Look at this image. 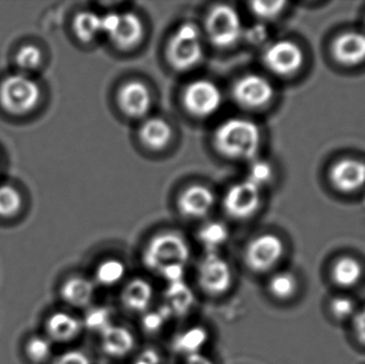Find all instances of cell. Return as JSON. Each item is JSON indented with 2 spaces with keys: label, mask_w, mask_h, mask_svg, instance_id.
Returning a JSON list of instances; mask_svg holds the SVG:
<instances>
[{
  "label": "cell",
  "mask_w": 365,
  "mask_h": 364,
  "mask_svg": "<svg viewBox=\"0 0 365 364\" xmlns=\"http://www.w3.org/2000/svg\"><path fill=\"white\" fill-rule=\"evenodd\" d=\"M214 145L219 153L236 160H253L261 143L259 126L244 118H231L217 126Z\"/></svg>",
  "instance_id": "1"
},
{
  "label": "cell",
  "mask_w": 365,
  "mask_h": 364,
  "mask_svg": "<svg viewBox=\"0 0 365 364\" xmlns=\"http://www.w3.org/2000/svg\"><path fill=\"white\" fill-rule=\"evenodd\" d=\"M190 259V247L186 239L177 232H163L152 237L143 251L145 269L160 274L173 265L186 266Z\"/></svg>",
  "instance_id": "2"
},
{
  "label": "cell",
  "mask_w": 365,
  "mask_h": 364,
  "mask_svg": "<svg viewBox=\"0 0 365 364\" xmlns=\"http://www.w3.org/2000/svg\"><path fill=\"white\" fill-rule=\"evenodd\" d=\"M41 96L40 85L28 74L9 75L0 83V105L12 115H25L34 110Z\"/></svg>",
  "instance_id": "3"
},
{
  "label": "cell",
  "mask_w": 365,
  "mask_h": 364,
  "mask_svg": "<svg viewBox=\"0 0 365 364\" xmlns=\"http://www.w3.org/2000/svg\"><path fill=\"white\" fill-rule=\"evenodd\" d=\"M203 41L199 27L192 23L182 24L169 41L167 56L178 71H188L201 62Z\"/></svg>",
  "instance_id": "4"
},
{
  "label": "cell",
  "mask_w": 365,
  "mask_h": 364,
  "mask_svg": "<svg viewBox=\"0 0 365 364\" xmlns=\"http://www.w3.org/2000/svg\"><path fill=\"white\" fill-rule=\"evenodd\" d=\"M205 28L210 42L221 48L233 46L244 34L240 14L227 4L212 6L206 17Z\"/></svg>",
  "instance_id": "5"
},
{
  "label": "cell",
  "mask_w": 365,
  "mask_h": 364,
  "mask_svg": "<svg viewBox=\"0 0 365 364\" xmlns=\"http://www.w3.org/2000/svg\"><path fill=\"white\" fill-rule=\"evenodd\" d=\"M197 279L205 294L221 296L231 288L233 273L229 263L218 252H206L197 266Z\"/></svg>",
  "instance_id": "6"
},
{
  "label": "cell",
  "mask_w": 365,
  "mask_h": 364,
  "mask_svg": "<svg viewBox=\"0 0 365 364\" xmlns=\"http://www.w3.org/2000/svg\"><path fill=\"white\" fill-rule=\"evenodd\" d=\"M283 252L284 245L280 237L272 233L261 234L251 239L245 248V264L253 273H266L278 264Z\"/></svg>",
  "instance_id": "7"
},
{
  "label": "cell",
  "mask_w": 365,
  "mask_h": 364,
  "mask_svg": "<svg viewBox=\"0 0 365 364\" xmlns=\"http://www.w3.org/2000/svg\"><path fill=\"white\" fill-rule=\"evenodd\" d=\"M103 34L120 48H132L145 33L143 21L134 13L110 12L102 15Z\"/></svg>",
  "instance_id": "8"
},
{
  "label": "cell",
  "mask_w": 365,
  "mask_h": 364,
  "mask_svg": "<svg viewBox=\"0 0 365 364\" xmlns=\"http://www.w3.org/2000/svg\"><path fill=\"white\" fill-rule=\"evenodd\" d=\"M182 103L191 115L199 118L210 117L222 105V93L212 81L197 79L185 88Z\"/></svg>",
  "instance_id": "9"
},
{
  "label": "cell",
  "mask_w": 365,
  "mask_h": 364,
  "mask_svg": "<svg viewBox=\"0 0 365 364\" xmlns=\"http://www.w3.org/2000/svg\"><path fill=\"white\" fill-rule=\"evenodd\" d=\"M233 98L240 106L259 109L266 106L274 98L272 83L262 75L247 74L236 80L233 85Z\"/></svg>",
  "instance_id": "10"
},
{
  "label": "cell",
  "mask_w": 365,
  "mask_h": 364,
  "mask_svg": "<svg viewBox=\"0 0 365 364\" xmlns=\"http://www.w3.org/2000/svg\"><path fill=\"white\" fill-rule=\"evenodd\" d=\"M264 63L270 72L280 76H291L304 63V53L299 45L281 40L268 45L264 51Z\"/></svg>",
  "instance_id": "11"
},
{
  "label": "cell",
  "mask_w": 365,
  "mask_h": 364,
  "mask_svg": "<svg viewBox=\"0 0 365 364\" xmlns=\"http://www.w3.org/2000/svg\"><path fill=\"white\" fill-rule=\"evenodd\" d=\"M261 188L244 180L232 185L225 192L223 207L227 215L235 219H247L259 209Z\"/></svg>",
  "instance_id": "12"
},
{
  "label": "cell",
  "mask_w": 365,
  "mask_h": 364,
  "mask_svg": "<svg viewBox=\"0 0 365 364\" xmlns=\"http://www.w3.org/2000/svg\"><path fill=\"white\" fill-rule=\"evenodd\" d=\"M120 108L132 118H141L149 113L152 106V95L149 88L140 81L125 83L118 94Z\"/></svg>",
  "instance_id": "13"
},
{
  "label": "cell",
  "mask_w": 365,
  "mask_h": 364,
  "mask_svg": "<svg viewBox=\"0 0 365 364\" xmlns=\"http://www.w3.org/2000/svg\"><path fill=\"white\" fill-rule=\"evenodd\" d=\"M330 180L340 192H356L365 184V162L353 158L340 160L332 167Z\"/></svg>",
  "instance_id": "14"
},
{
  "label": "cell",
  "mask_w": 365,
  "mask_h": 364,
  "mask_svg": "<svg viewBox=\"0 0 365 364\" xmlns=\"http://www.w3.org/2000/svg\"><path fill=\"white\" fill-rule=\"evenodd\" d=\"M178 205L185 217L195 219L205 217L214 207L215 194L206 186H190L182 192Z\"/></svg>",
  "instance_id": "15"
},
{
  "label": "cell",
  "mask_w": 365,
  "mask_h": 364,
  "mask_svg": "<svg viewBox=\"0 0 365 364\" xmlns=\"http://www.w3.org/2000/svg\"><path fill=\"white\" fill-rule=\"evenodd\" d=\"M334 59L343 66H354L365 60V34L349 31L341 34L332 44Z\"/></svg>",
  "instance_id": "16"
},
{
  "label": "cell",
  "mask_w": 365,
  "mask_h": 364,
  "mask_svg": "<svg viewBox=\"0 0 365 364\" xmlns=\"http://www.w3.org/2000/svg\"><path fill=\"white\" fill-rule=\"evenodd\" d=\"M101 348L107 356L120 359L128 356L136 345L132 331L126 327L111 324L100 333Z\"/></svg>",
  "instance_id": "17"
},
{
  "label": "cell",
  "mask_w": 365,
  "mask_h": 364,
  "mask_svg": "<svg viewBox=\"0 0 365 364\" xmlns=\"http://www.w3.org/2000/svg\"><path fill=\"white\" fill-rule=\"evenodd\" d=\"M153 298V286L143 278H135L128 282L120 296L123 307L135 313H145Z\"/></svg>",
  "instance_id": "18"
},
{
  "label": "cell",
  "mask_w": 365,
  "mask_h": 364,
  "mask_svg": "<svg viewBox=\"0 0 365 364\" xmlns=\"http://www.w3.org/2000/svg\"><path fill=\"white\" fill-rule=\"evenodd\" d=\"M60 296L71 307L89 308L96 296V284L87 278L74 276L63 282Z\"/></svg>",
  "instance_id": "19"
},
{
  "label": "cell",
  "mask_w": 365,
  "mask_h": 364,
  "mask_svg": "<svg viewBox=\"0 0 365 364\" xmlns=\"http://www.w3.org/2000/svg\"><path fill=\"white\" fill-rule=\"evenodd\" d=\"M83 328L81 320L66 312H56L49 316L46 323L48 339L59 343H66L76 339Z\"/></svg>",
  "instance_id": "20"
},
{
  "label": "cell",
  "mask_w": 365,
  "mask_h": 364,
  "mask_svg": "<svg viewBox=\"0 0 365 364\" xmlns=\"http://www.w3.org/2000/svg\"><path fill=\"white\" fill-rule=\"evenodd\" d=\"M139 137L143 145L150 149L162 150L170 142L173 130L166 120L158 117L150 118L141 125Z\"/></svg>",
  "instance_id": "21"
},
{
  "label": "cell",
  "mask_w": 365,
  "mask_h": 364,
  "mask_svg": "<svg viewBox=\"0 0 365 364\" xmlns=\"http://www.w3.org/2000/svg\"><path fill=\"white\" fill-rule=\"evenodd\" d=\"M210 335L203 326H191L180 331L173 340V348L175 353L185 357L199 354L207 344Z\"/></svg>",
  "instance_id": "22"
},
{
  "label": "cell",
  "mask_w": 365,
  "mask_h": 364,
  "mask_svg": "<svg viewBox=\"0 0 365 364\" xmlns=\"http://www.w3.org/2000/svg\"><path fill=\"white\" fill-rule=\"evenodd\" d=\"M165 305L170 309L173 316L177 318L187 316L195 303V294L184 280L169 284L165 292Z\"/></svg>",
  "instance_id": "23"
},
{
  "label": "cell",
  "mask_w": 365,
  "mask_h": 364,
  "mask_svg": "<svg viewBox=\"0 0 365 364\" xmlns=\"http://www.w3.org/2000/svg\"><path fill=\"white\" fill-rule=\"evenodd\" d=\"M73 29L77 38L90 42L103 34L102 15L92 11L78 13L73 21Z\"/></svg>",
  "instance_id": "24"
},
{
  "label": "cell",
  "mask_w": 365,
  "mask_h": 364,
  "mask_svg": "<svg viewBox=\"0 0 365 364\" xmlns=\"http://www.w3.org/2000/svg\"><path fill=\"white\" fill-rule=\"evenodd\" d=\"M197 239L206 252H217L229 239V229L222 222H207L200 229Z\"/></svg>",
  "instance_id": "25"
},
{
  "label": "cell",
  "mask_w": 365,
  "mask_h": 364,
  "mask_svg": "<svg viewBox=\"0 0 365 364\" xmlns=\"http://www.w3.org/2000/svg\"><path fill=\"white\" fill-rule=\"evenodd\" d=\"M126 275V265L119 259L110 258L102 261L96 269V284L102 286H115Z\"/></svg>",
  "instance_id": "26"
},
{
  "label": "cell",
  "mask_w": 365,
  "mask_h": 364,
  "mask_svg": "<svg viewBox=\"0 0 365 364\" xmlns=\"http://www.w3.org/2000/svg\"><path fill=\"white\" fill-rule=\"evenodd\" d=\"M334 281L341 286H355L362 275V269L359 262L353 258H342L334 265Z\"/></svg>",
  "instance_id": "27"
},
{
  "label": "cell",
  "mask_w": 365,
  "mask_h": 364,
  "mask_svg": "<svg viewBox=\"0 0 365 364\" xmlns=\"http://www.w3.org/2000/svg\"><path fill=\"white\" fill-rule=\"evenodd\" d=\"M15 64L23 74L34 72L40 68L43 62L41 49L36 45L27 44L19 47L14 58Z\"/></svg>",
  "instance_id": "28"
},
{
  "label": "cell",
  "mask_w": 365,
  "mask_h": 364,
  "mask_svg": "<svg viewBox=\"0 0 365 364\" xmlns=\"http://www.w3.org/2000/svg\"><path fill=\"white\" fill-rule=\"evenodd\" d=\"M297 288L295 277L289 273H279L272 276L268 284L270 294L276 298L284 301L293 296Z\"/></svg>",
  "instance_id": "29"
},
{
  "label": "cell",
  "mask_w": 365,
  "mask_h": 364,
  "mask_svg": "<svg viewBox=\"0 0 365 364\" xmlns=\"http://www.w3.org/2000/svg\"><path fill=\"white\" fill-rule=\"evenodd\" d=\"M23 199L16 188L10 185H0V217L10 218L21 209Z\"/></svg>",
  "instance_id": "30"
},
{
  "label": "cell",
  "mask_w": 365,
  "mask_h": 364,
  "mask_svg": "<svg viewBox=\"0 0 365 364\" xmlns=\"http://www.w3.org/2000/svg\"><path fill=\"white\" fill-rule=\"evenodd\" d=\"M83 326L91 331L101 333L107 327L110 326L111 311L107 307L96 306V307L88 308L85 318L81 320Z\"/></svg>",
  "instance_id": "31"
},
{
  "label": "cell",
  "mask_w": 365,
  "mask_h": 364,
  "mask_svg": "<svg viewBox=\"0 0 365 364\" xmlns=\"http://www.w3.org/2000/svg\"><path fill=\"white\" fill-rule=\"evenodd\" d=\"M171 318H173V313L164 303L158 310L145 312L141 320V325L145 333H158Z\"/></svg>",
  "instance_id": "32"
},
{
  "label": "cell",
  "mask_w": 365,
  "mask_h": 364,
  "mask_svg": "<svg viewBox=\"0 0 365 364\" xmlns=\"http://www.w3.org/2000/svg\"><path fill=\"white\" fill-rule=\"evenodd\" d=\"M26 352L30 360L36 363H43L48 360L49 357L51 356L53 344L48 338H32L26 346Z\"/></svg>",
  "instance_id": "33"
},
{
  "label": "cell",
  "mask_w": 365,
  "mask_h": 364,
  "mask_svg": "<svg viewBox=\"0 0 365 364\" xmlns=\"http://www.w3.org/2000/svg\"><path fill=\"white\" fill-rule=\"evenodd\" d=\"M272 179V168L265 160H251L248 169L247 181L252 183L259 188H263L267 185Z\"/></svg>",
  "instance_id": "34"
},
{
  "label": "cell",
  "mask_w": 365,
  "mask_h": 364,
  "mask_svg": "<svg viewBox=\"0 0 365 364\" xmlns=\"http://www.w3.org/2000/svg\"><path fill=\"white\" fill-rule=\"evenodd\" d=\"M251 11L259 19H272L278 16L285 6L283 1H255L251 2Z\"/></svg>",
  "instance_id": "35"
},
{
  "label": "cell",
  "mask_w": 365,
  "mask_h": 364,
  "mask_svg": "<svg viewBox=\"0 0 365 364\" xmlns=\"http://www.w3.org/2000/svg\"><path fill=\"white\" fill-rule=\"evenodd\" d=\"M354 309H355V303L346 297H341V298H336L332 301V313L334 314L336 318H341V320L351 316Z\"/></svg>",
  "instance_id": "36"
},
{
  "label": "cell",
  "mask_w": 365,
  "mask_h": 364,
  "mask_svg": "<svg viewBox=\"0 0 365 364\" xmlns=\"http://www.w3.org/2000/svg\"><path fill=\"white\" fill-rule=\"evenodd\" d=\"M51 364H91V361L81 350H68L58 356Z\"/></svg>",
  "instance_id": "37"
},
{
  "label": "cell",
  "mask_w": 365,
  "mask_h": 364,
  "mask_svg": "<svg viewBox=\"0 0 365 364\" xmlns=\"http://www.w3.org/2000/svg\"><path fill=\"white\" fill-rule=\"evenodd\" d=\"M185 267L186 266H182V265H173V266L163 269L158 275L163 279L166 280L168 284L182 281L185 277Z\"/></svg>",
  "instance_id": "38"
},
{
  "label": "cell",
  "mask_w": 365,
  "mask_h": 364,
  "mask_svg": "<svg viewBox=\"0 0 365 364\" xmlns=\"http://www.w3.org/2000/svg\"><path fill=\"white\" fill-rule=\"evenodd\" d=\"M160 363H162V358L160 353L154 348H147L139 354L133 364H160Z\"/></svg>",
  "instance_id": "39"
},
{
  "label": "cell",
  "mask_w": 365,
  "mask_h": 364,
  "mask_svg": "<svg viewBox=\"0 0 365 364\" xmlns=\"http://www.w3.org/2000/svg\"><path fill=\"white\" fill-rule=\"evenodd\" d=\"M355 329L357 333L358 339L365 344V309L362 310L355 321Z\"/></svg>",
  "instance_id": "40"
},
{
  "label": "cell",
  "mask_w": 365,
  "mask_h": 364,
  "mask_svg": "<svg viewBox=\"0 0 365 364\" xmlns=\"http://www.w3.org/2000/svg\"><path fill=\"white\" fill-rule=\"evenodd\" d=\"M184 364H215L210 357L199 353V354L190 355L185 359Z\"/></svg>",
  "instance_id": "41"
}]
</instances>
